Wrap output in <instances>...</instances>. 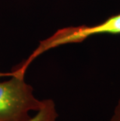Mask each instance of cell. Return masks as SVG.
Wrapping results in <instances>:
<instances>
[{
	"instance_id": "obj_2",
	"label": "cell",
	"mask_w": 120,
	"mask_h": 121,
	"mask_svg": "<svg viewBox=\"0 0 120 121\" xmlns=\"http://www.w3.org/2000/svg\"><path fill=\"white\" fill-rule=\"evenodd\" d=\"M97 34H120V13L108 18L101 24L93 27L81 26L60 30L45 43L44 48L66 43L80 42L91 35Z\"/></svg>"
},
{
	"instance_id": "obj_3",
	"label": "cell",
	"mask_w": 120,
	"mask_h": 121,
	"mask_svg": "<svg viewBox=\"0 0 120 121\" xmlns=\"http://www.w3.org/2000/svg\"><path fill=\"white\" fill-rule=\"evenodd\" d=\"M58 117V114L54 101L45 99L41 109L35 113L30 121H57Z\"/></svg>"
},
{
	"instance_id": "obj_4",
	"label": "cell",
	"mask_w": 120,
	"mask_h": 121,
	"mask_svg": "<svg viewBox=\"0 0 120 121\" xmlns=\"http://www.w3.org/2000/svg\"><path fill=\"white\" fill-rule=\"evenodd\" d=\"M109 121H120V99L119 100L118 104L115 108L113 114H112Z\"/></svg>"
},
{
	"instance_id": "obj_1",
	"label": "cell",
	"mask_w": 120,
	"mask_h": 121,
	"mask_svg": "<svg viewBox=\"0 0 120 121\" xmlns=\"http://www.w3.org/2000/svg\"><path fill=\"white\" fill-rule=\"evenodd\" d=\"M43 100L34 95L24 79V69L0 81V121H30L41 109Z\"/></svg>"
}]
</instances>
